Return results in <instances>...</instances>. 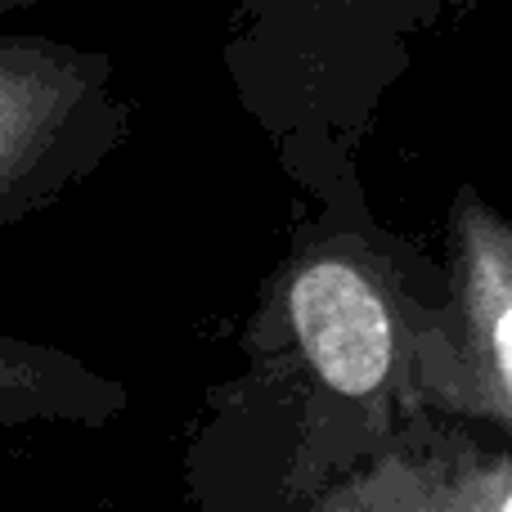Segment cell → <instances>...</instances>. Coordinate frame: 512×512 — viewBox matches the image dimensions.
Instances as JSON below:
<instances>
[{"mask_svg":"<svg viewBox=\"0 0 512 512\" xmlns=\"http://www.w3.org/2000/svg\"><path fill=\"white\" fill-rule=\"evenodd\" d=\"M490 346H495L499 378H504V387H508V396H512V297L499 301L495 319H490Z\"/></svg>","mask_w":512,"mask_h":512,"instance_id":"3957f363","label":"cell"},{"mask_svg":"<svg viewBox=\"0 0 512 512\" xmlns=\"http://www.w3.org/2000/svg\"><path fill=\"white\" fill-rule=\"evenodd\" d=\"M9 144H14V126H9L5 104H0V167H5V158H9Z\"/></svg>","mask_w":512,"mask_h":512,"instance_id":"277c9868","label":"cell"},{"mask_svg":"<svg viewBox=\"0 0 512 512\" xmlns=\"http://www.w3.org/2000/svg\"><path fill=\"white\" fill-rule=\"evenodd\" d=\"M292 328L319 378L342 396H369L391 369V319L360 270L315 261L292 283Z\"/></svg>","mask_w":512,"mask_h":512,"instance_id":"6da1fadb","label":"cell"},{"mask_svg":"<svg viewBox=\"0 0 512 512\" xmlns=\"http://www.w3.org/2000/svg\"><path fill=\"white\" fill-rule=\"evenodd\" d=\"M54 364V360H41ZM36 355L0 342V409L5 414H32V409H59V387L50 382L54 369H41Z\"/></svg>","mask_w":512,"mask_h":512,"instance_id":"7a4b0ae2","label":"cell"},{"mask_svg":"<svg viewBox=\"0 0 512 512\" xmlns=\"http://www.w3.org/2000/svg\"><path fill=\"white\" fill-rule=\"evenodd\" d=\"M504 512H512V495H508V504H504Z\"/></svg>","mask_w":512,"mask_h":512,"instance_id":"5b68a950","label":"cell"}]
</instances>
